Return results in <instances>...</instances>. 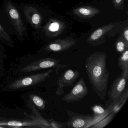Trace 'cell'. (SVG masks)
<instances>
[{
	"label": "cell",
	"mask_w": 128,
	"mask_h": 128,
	"mask_svg": "<svg viewBox=\"0 0 128 128\" xmlns=\"http://www.w3.org/2000/svg\"><path fill=\"white\" fill-rule=\"evenodd\" d=\"M106 52H94L87 58L85 62L86 72L93 90L102 101L106 98L110 76Z\"/></svg>",
	"instance_id": "6da1fadb"
},
{
	"label": "cell",
	"mask_w": 128,
	"mask_h": 128,
	"mask_svg": "<svg viewBox=\"0 0 128 128\" xmlns=\"http://www.w3.org/2000/svg\"><path fill=\"white\" fill-rule=\"evenodd\" d=\"M69 119L65 122L66 128H89L95 122L94 116L90 114H84L66 109Z\"/></svg>",
	"instance_id": "7a4b0ae2"
},
{
	"label": "cell",
	"mask_w": 128,
	"mask_h": 128,
	"mask_svg": "<svg viewBox=\"0 0 128 128\" xmlns=\"http://www.w3.org/2000/svg\"><path fill=\"white\" fill-rule=\"evenodd\" d=\"M54 71L59 74V71L57 70H50L46 72L33 75L17 80L11 84L9 87L10 89L17 90L38 84L45 81Z\"/></svg>",
	"instance_id": "3957f363"
},
{
	"label": "cell",
	"mask_w": 128,
	"mask_h": 128,
	"mask_svg": "<svg viewBox=\"0 0 128 128\" xmlns=\"http://www.w3.org/2000/svg\"><path fill=\"white\" fill-rule=\"evenodd\" d=\"M88 94V89L83 78H80L68 93L62 98L67 103L76 102L83 99Z\"/></svg>",
	"instance_id": "277c9868"
},
{
	"label": "cell",
	"mask_w": 128,
	"mask_h": 128,
	"mask_svg": "<svg viewBox=\"0 0 128 128\" xmlns=\"http://www.w3.org/2000/svg\"><path fill=\"white\" fill-rule=\"evenodd\" d=\"M68 66L69 65L61 64L60 60L58 59L46 58L35 62L24 68L21 70L22 72H28L43 69L54 68L60 71V69L67 68Z\"/></svg>",
	"instance_id": "5b68a950"
},
{
	"label": "cell",
	"mask_w": 128,
	"mask_h": 128,
	"mask_svg": "<svg viewBox=\"0 0 128 128\" xmlns=\"http://www.w3.org/2000/svg\"><path fill=\"white\" fill-rule=\"evenodd\" d=\"M80 76L78 70L68 69L64 72L58 80V87L56 91L57 96H60L63 95L65 88L69 86L73 87Z\"/></svg>",
	"instance_id": "8992f818"
},
{
	"label": "cell",
	"mask_w": 128,
	"mask_h": 128,
	"mask_svg": "<svg viewBox=\"0 0 128 128\" xmlns=\"http://www.w3.org/2000/svg\"><path fill=\"white\" fill-rule=\"evenodd\" d=\"M128 80V74L122 72L114 81L108 93L109 100L112 102L120 97L126 90Z\"/></svg>",
	"instance_id": "52a82bcc"
},
{
	"label": "cell",
	"mask_w": 128,
	"mask_h": 128,
	"mask_svg": "<svg viewBox=\"0 0 128 128\" xmlns=\"http://www.w3.org/2000/svg\"><path fill=\"white\" fill-rule=\"evenodd\" d=\"M6 10L12 24L19 36H22L26 28L24 26L19 12L11 3L8 2L6 5Z\"/></svg>",
	"instance_id": "ba28073f"
},
{
	"label": "cell",
	"mask_w": 128,
	"mask_h": 128,
	"mask_svg": "<svg viewBox=\"0 0 128 128\" xmlns=\"http://www.w3.org/2000/svg\"><path fill=\"white\" fill-rule=\"evenodd\" d=\"M0 126L16 128L26 126H37L44 128H51L50 122H48L43 118L36 119L34 121L11 120L7 122L0 121Z\"/></svg>",
	"instance_id": "9c48e42d"
},
{
	"label": "cell",
	"mask_w": 128,
	"mask_h": 128,
	"mask_svg": "<svg viewBox=\"0 0 128 128\" xmlns=\"http://www.w3.org/2000/svg\"><path fill=\"white\" fill-rule=\"evenodd\" d=\"M77 41L67 38L63 40H58L48 45L46 48L48 51L62 52L68 50L76 44Z\"/></svg>",
	"instance_id": "30bf717a"
},
{
	"label": "cell",
	"mask_w": 128,
	"mask_h": 128,
	"mask_svg": "<svg viewBox=\"0 0 128 128\" xmlns=\"http://www.w3.org/2000/svg\"><path fill=\"white\" fill-rule=\"evenodd\" d=\"M24 12L29 23L34 28H38L41 25L42 18L38 10L33 6H25Z\"/></svg>",
	"instance_id": "8fae6325"
},
{
	"label": "cell",
	"mask_w": 128,
	"mask_h": 128,
	"mask_svg": "<svg viewBox=\"0 0 128 128\" xmlns=\"http://www.w3.org/2000/svg\"><path fill=\"white\" fill-rule=\"evenodd\" d=\"M128 98V90L126 88L121 96L112 102L106 109L108 115L109 114H116L126 104Z\"/></svg>",
	"instance_id": "7c38bea8"
},
{
	"label": "cell",
	"mask_w": 128,
	"mask_h": 128,
	"mask_svg": "<svg viewBox=\"0 0 128 128\" xmlns=\"http://www.w3.org/2000/svg\"><path fill=\"white\" fill-rule=\"evenodd\" d=\"M114 26V25H108L96 30L90 36L88 40V42L92 46H95L97 45H98V41L101 38L103 35L108 30H111Z\"/></svg>",
	"instance_id": "4fadbf2b"
},
{
	"label": "cell",
	"mask_w": 128,
	"mask_h": 128,
	"mask_svg": "<svg viewBox=\"0 0 128 128\" xmlns=\"http://www.w3.org/2000/svg\"><path fill=\"white\" fill-rule=\"evenodd\" d=\"M73 12L74 14L79 17L85 18H90L98 14L100 11L98 9L92 7L82 6L74 10Z\"/></svg>",
	"instance_id": "5bb4252c"
},
{
	"label": "cell",
	"mask_w": 128,
	"mask_h": 128,
	"mask_svg": "<svg viewBox=\"0 0 128 128\" xmlns=\"http://www.w3.org/2000/svg\"><path fill=\"white\" fill-rule=\"evenodd\" d=\"M117 66L122 72L128 74V49L121 54L118 58Z\"/></svg>",
	"instance_id": "9a60e30c"
},
{
	"label": "cell",
	"mask_w": 128,
	"mask_h": 128,
	"mask_svg": "<svg viewBox=\"0 0 128 128\" xmlns=\"http://www.w3.org/2000/svg\"><path fill=\"white\" fill-rule=\"evenodd\" d=\"M92 108V110L94 114V116L95 118V122L93 124L101 120L108 115L106 109H104V108L102 106L95 105Z\"/></svg>",
	"instance_id": "2e32d148"
},
{
	"label": "cell",
	"mask_w": 128,
	"mask_h": 128,
	"mask_svg": "<svg viewBox=\"0 0 128 128\" xmlns=\"http://www.w3.org/2000/svg\"><path fill=\"white\" fill-rule=\"evenodd\" d=\"M116 114H109L105 117L98 121L90 126V128H103L108 125L113 120Z\"/></svg>",
	"instance_id": "e0dca14e"
},
{
	"label": "cell",
	"mask_w": 128,
	"mask_h": 128,
	"mask_svg": "<svg viewBox=\"0 0 128 128\" xmlns=\"http://www.w3.org/2000/svg\"><path fill=\"white\" fill-rule=\"evenodd\" d=\"M115 48L117 52L121 54L128 49V42L124 39H120L115 44Z\"/></svg>",
	"instance_id": "ac0fdd59"
},
{
	"label": "cell",
	"mask_w": 128,
	"mask_h": 128,
	"mask_svg": "<svg viewBox=\"0 0 128 128\" xmlns=\"http://www.w3.org/2000/svg\"><path fill=\"white\" fill-rule=\"evenodd\" d=\"M61 24L57 22H54L48 26L47 31L48 32L56 33L59 31L61 28Z\"/></svg>",
	"instance_id": "d6986e66"
},
{
	"label": "cell",
	"mask_w": 128,
	"mask_h": 128,
	"mask_svg": "<svg viewBox=\"0 0 128 128\" xmlns=\"http://www.w3.org/2000/svg\"><path fill=\"white\" fill-rule=\"evenodd\" d=\"M32 100L37 107L42 110L44 109L46 107L45 102L42 98L37 96H33Z\"/></svg>",
	"instance_id": "ffe728a7"
},
{
	"label": "cell",
	"mask_w": 128,
	"mask_h": 128,
	"mask_svg": "<svg viewBox=\"0 0 128 128\" xmlns=\"http://www.w3.org/2000/svg\"><path fill=\"white\" fill-rule=\"evenodd\" d=\"M51 128H66L65 122H61L55 120H51L50 122Z\"/></svg>",
	"instance_id": "44dd1931"
},
{
	"label": "cell",
	"mask_w": 128,
	"mask_h": 128,
	"mask_svg": "<svg viewBox=\"0 0 128 128\" xmlns=\"http://www.w3.org/2000/svg\"><path fill=\"white\" fill-rule=\"evenodd\" d=\"M0 36L2 37L6 40H10V37L7 34L4 28L0 24Z\"/></svg>",
	"instance_id": "7402d4cb"
},
{
	"label": "cell",
	"mask_w": 128,
	"mask_h": 128,
	"mask_svg": "<svg viewBox=\"0 0 128 128\" xmlns=\"http://www.w3.org/2000/svg\"><path fill=\"white\" fill-rule=\"evenodd\" d=\"M124 0H113L114 4L116 6H120L122 5Z\"/></svg>",
	"instance_id": "603a6c76"
},
{
	"label": "cell",
	"mask_w": 128,
	"mask_h": 128,
	"mask_svg": "<svg viewBox=\"0 0 128 128\" xmlns=\"http://www.w3.org/2000/svg\"><path fill=\"white\" fill-rule=\"evenodd\" d=\"M124 38L125 40L127 42H128V30H125L124 32Z\"/></svg>",
	"instance_id": "cb8c5ba5"
},
{
	"label": "cell",
	"mask_w": 128,
	"mask_h": 128,
	"mask_svg": "<svg viewBox=\"0 0 128 128\" xmlns=\"http://www.w3.org/2000/svg\"><path fill=\"white\" fill-rule=\"evenodd\" d=\"M4 128V127H3V126H0V128Z\"/></svg>",
	"instance_id": "d4e9b609"
}]
</instances>
